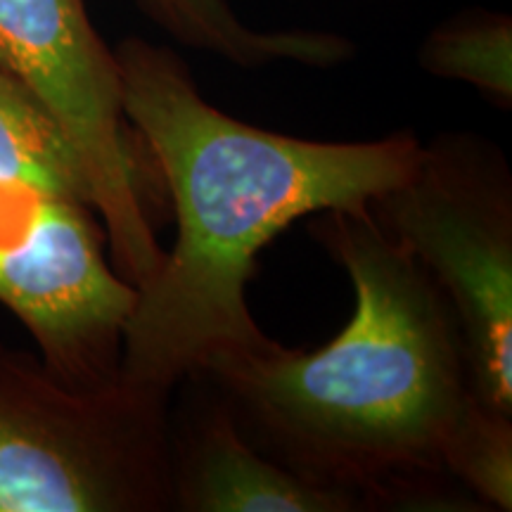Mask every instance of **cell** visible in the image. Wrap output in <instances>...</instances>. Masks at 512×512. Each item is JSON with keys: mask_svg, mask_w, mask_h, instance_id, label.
I'll return each instance as SVG.
<instances>
[{"mask_svg": "<svg viewBox=\"0 0 512 512\" xmlns=\"http://www.w3.org/2000/svg\"><path fill=\"white\" fill-rule=\"evenodd\" d=\"M311 233L354 283L344 330L313 351L219 349L195 375L256 451L299 477L361 508L430 501L479 401L458 320L370 211H320Z\"/></svg>", "mask_w": 512, "mask_h": 512, "instance_id": "cell-1", "label": "cell"}, {"mask_svg": "<svg viewBox=\"0 0 512 512\" xmlns=\"http://www.w3.org/2000/svg\"><path fill=\"white\" fill-rule=\"evenodd\" d=\"M422 69L465 81L503 105L512 100V22L503 15L460 17L427 38Z\"/></svg>", "mask_w": 512, "mask_h": 512, "instance_id": "cell-10", "label": "cell"}, {"mask_svg": "<svg viewBox=\"0 0 512 512\" xmlns=\"http://www.w3.org/2000/svg\"><path fill=\"white\" fill-rule=\"evenodd\" d=\"M169 396L74 389L0 347V512L174 508Z\"/></svg>", "mask_w": 512, "mask_h": 512, "instance_id": "cell-3", "label": "cell"}, {"mask_svg": "<svg viewBox=\"0 0 512 512\" xmlns=\"http://www.w3.org/2000/svg\"><path fill=\"white\" fill-rule=\"evenodd\" d=\"M0 190L88 204L91 185L55 114L15 76L0 72Z\"/></svg>", "mask_w": 512, "mask_h": 512, "instance_id": "cell-8", "label": "cell"}, {"mask_svg": "<svg viewBox=\"0 0 512 512\" xmlns=\"http://www.w3.org/2000/svg\"><path fill=\"white\" fill-rule=\"evenodd\" d=\"M121 110L143 136L176 209V240L138 287L119 380L169 396L219 349L268 337L247 306L256 256L297 219L370 211L420 155L411 133L318 143L228 117L197 91L171 50L128 38L114 50Z\"/></svg>", "mask_w": 512, "mask_h": 512, "instance_id": "cell-2", "label": "cell"}, {"mask_svg": "<svg viewBox=\"0 0 512 512\" xmlns=\"http://www.w3.org/2000/svg\"><path fill=\"white\" fill-rule=\"evenodd\" d=\"M512 415L477 401L453 446L448 472L479 503L512 508Z\"/></svg>", "mask_w": 512, "mask_h": 512, "instance_id": "cell-11", "label": "cell"}, {"mask_svg": "<svg viewBox=\"0 0 512 512\" xmlns=\"http://www.w3.org/2000/svg\"><path fill=\"white\" fill-rule=\"evenodd\" d=\"M162 27L185 46L209 50L242 67L302 62L332 67L351 55L349 41L318 31H254L226 0H140Z\"/></svg>", "mask_w": 512, "mask_h": 512, "instance_id": "cell-9", "label": "cell"}, {"mask_svg": "<svg viewBox=\"0 0 512 512\" xmlns=\"http://www.w3.org/2000/svg\"><path fill=\"white\" fill-rule=\"evenodd\" d=\"M136 299L102 252L88 204L27 195L19 233L0 240V302L36 337L48 373L74 389L119 382Z\"/></svg>", "mask_w": 512, "mask_h": 512, "instance_id": "cell-6", "label": "cell"}, {"mask_svg": "<svg viewBox=\"0 0 512 512\" xmlns=\"http://www.w3.org/2000/svg\"><path fill=\"white\" fill-rule=\"evenodd\" d=\"M0 72L24 83L62 124L117 273L143 287L164 252L138 188L114 50L93 29L83 0H0Z\"/></svg>", "mask_w": 512, "mask_h": 512, "instance_id": "cell-5", "label": "cell"}, {"mask_svg": "<svg viewBox=\"0 0 512 512\" xmlns=\"http://www.w3.org/2000/svg\"><path fill=\"white\" fill-rule=\"evenodd\" d=\"M174 508L188 512H349L361 503L275 463L242 437L223 401L202 413L183 448L171 441Z\"/></svg>", "mask_w": 512, "mask_h": 512, "instance_id": "cell-7", "label": "cell"}, {"mask_svg": "<svg viewBox=\"0 0 512 512\" xmlns=\"http://www.w3.org/2000/svg\"><path fill=\"white\" fill-rule=\"evenodd\" d=\"M370 214L437 283L463 335L477 399L512 415V183L489 143L420 145Z\"/></svg>", "mask_w": 512, "mask_h": 512, "instance_id": "cell-4", "label": "cell"}]
</instances>
